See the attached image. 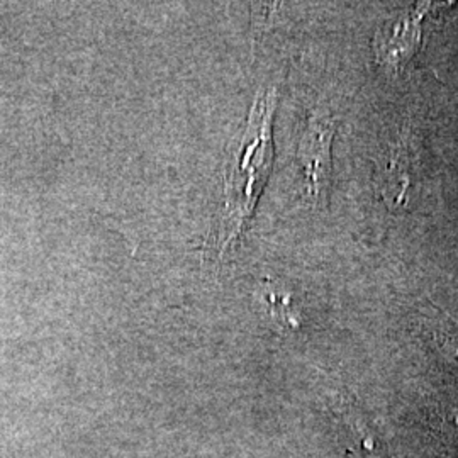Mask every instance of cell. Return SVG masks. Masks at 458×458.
Wrapping results in <instances>:
<instances>
[{
    "label": "cell",
    "instance_id": "6da1fadb",
    "mask_svg": "<svg viewBox=\"0 0 458 458\" xmlns=\"http://www.w3.org/2000/svg\"><path fill=\"white\" fill-rule=\"evenodd\" d=\"M277 106V90L260 92L250 111L246 130L236 147L225 175V209L213 245L219 257L240 243L255 206L262 196L274 164L272 121Z\"/></svg>",
    "mask_w": 458,
    "mask_h": 458
},
{
    "label": "cell",
    "instance_id": "7a4b0ae2",
    "mask_svg": "<svg viewBox=\"0 0 458 458\" xmlns=\"http://www.w3.org/2000/svg\"><path fill=\"white\" fill-rule=\"evenodd\" d=\"M336 121L327 113H312L302 132L297 160L306 177V194L314 204H327L331 181V141Z\"/></svg>",
    "mask_w": 458,
    "mask_h": 458
},
{
    "label": "cell",
    "instance_id": "3957f363",
    "mask_svg": "<svg viewBox=\"0 0 458 458\" xmlns=\"http://www.w3.org/2000/svg\"><path fill=\"white\" fill-rule=\"evenodd\" d=\"M418 41H420V17H408L397 24L389 26V34L386 36V41L378 45V53H384L391 47H397L389 56V60L386 62L389 65H395L399 64V60L410 56L416 48Z\"/></svg>",
    "mask_w": 458,
    "mask_h": 458
},
{
    "label": "cell",
    "instance_id": "277c9868",
    "mask_svg": "<svg viewBox=\"0 0 458 458\" xmlns=\"http://www.w3.org/2000/svg\"><path fill=\"white\" fill-rule=\"evenodd\" d=\"M265 299H267V304L270 308V314L276 321H278L282 327H297L294 312L291 310L289 299L285 295L277 294L276 291H267Z\"/></svg>",
    "mask_w": 458,
    "mask_h": 458
}]
</instances>
